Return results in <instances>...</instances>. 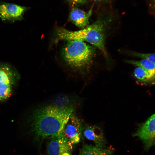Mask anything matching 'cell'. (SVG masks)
Masks as SVG:
<instances>
[{"mask_svg": "<svg viewBox=\"0 0 155 155\" xmlns=\"http://www.w3.org/2000/svg\"><path fill=\"white\" fill-rule=\"evenodd\" d=\"M71 107L48 105L34 112L31 118L32 132L37 139L41 140L60 134L70 116L73 113Z\"/></svg>", "mask_w": 155, "mask_h": 155, "instance_id": "1", "label": "cell"}, {"mask_svg": "<svg viewBox=\"0 0 155 155\" xmlns=\"http://www.w3.org/2000/svg\"><path fill=\"white\" fill-rule=\"evenodd\" d=\"M105 19L101 18L93 24L79 30L71 31L59 27L56 30L55 40H79L86 41L98 48L106 55L104 46Z\"/></svg>", "mask_w": 155, "mask_h": 155, "instance_id": "2", "label": "cell"}, {"mask_svg": "<svg viewBox=\"0 0 155 155\" xmlns=\"http://www.w3.org/2000/svg\"><path fill=\"white\" fill-rule=\"evenodd\" d=\"M94 49L84 41L69 40L63 49L65 62L74 68L81 69L89 64L93 55Z\"/></svg>", "mask_w": 155, "mask_h": 155, "instance_id": "3", "label": "cell"}, {"mask_svg": "<svg viewBox=\"0 0 155 155\" xmlns=\"http://www.w3.org/2000/svg\"><path fill=\"white\" fill-rule=\"evenodd\" d=\"M83 127L80 120L73 113L65 125L61 134L73 144H77L82 137Z\"/></svg>", "mask_w": 155, "mask_h": 155, "instance_id": "4", "label": "cell"}, {"mask_svg": "<svg viewBox=\"0 0 155 155\" xmlns=\"http://www.w3.org/2000/svg\"><path fill=\"white\" fill-rule=\"evenodd\" d=\"M134 135L142 141L146 150L155 144V114L140 125Z\"/></svg>", "mask_w": 155, "mask_h": 155, "instance_id": "5", "label": "cell"}, {"mask_svg": "<svg viewBox=\"0 0 155 155\" xmlns=\"http://www.w3.org/2000/svg\"><path fill=\"white\" fill-rule=\"evenodd\" d=\"M49 139L46 148L47 155H72L73 144L61 134Z\"/></svg>", "mask_w": 155, "mask_h": 155, "instance_id": "6", "label": "cell"}, {"mask_svg": "<svg viewBox=\"0 0 155 155\" xmlns=\"http://www.w3.org/2000/svg\"><path fill=\"white\" fill-rule=\"evenodd\" d=\"M27 8L12 3L3 4L0 5V16L4 20H21Z\"/></svg>", "mask_w": 155, "mask_h": 155, "instance_id": "7", "label": "cell"}, {"mask_svg": "<svg viewBox=\"0 0 155 155\" xmlns=\"http://www.w3.org/2000/svg\"><path fill=\"white\" fill-rule=\"evenodd\" d=\"M83 136L93 142L95 146L104 147L105 140L102 130L98 126L92 125L83 127Z\"/></svg>", "mask_w": 155, "mask_h": 155, "instance_id": "8", "label": "cell"}, {"mask_svg": "<svg viewBox=\"0 0 155 155\" xmlns=\"http://www.w3.org/2000/svg\"><path fill=\"white\" fill-rule=\"evenodd\" d=\"M92 9V7L86 12L80 8L73 7L70 12L69 20L76 26L83 29L88 23Z\"/></svg>", "mask_w": 155, "mask_h": 155, "instance_id": "9", "label": "cell"}, {"mask_svg": "<svg viewBox=\"0 0 155 155\" xmlns=\"http://www.w3.org/2000/svg\"><path fill=\"white\" fill-rule=\"evenodd\" d=\"M18 77L17 72L11 65L0 63V82L14 86Z\"/></svg>", "mask_w": 155, "mask_h": 155, "instance_id": "10", "label": "cell"}, {"mask_svg": "<svg viewBox=\"0 0 155 155\" xmlns=\"http://www.w3.org/2000/svg\"><path fill=\"white\" fill-rule=\"evenodd\" d=\"M134 75L139 82L147 85H155V73L140 67H137L134 71Z\"/></svg>", "mask_w": 155, "mask_h": 155, "instance_id": "11", "label": "cell"}, {"mask_svg": "<svg viewBox=\"0 0 155 155\" xmlns=\"http://www.w3.org/2000/svg\"><path fill=\"white\" fill-rule=\"evenodd\" d=\"M79 155H113L112 151L104 147L85 144L80 149Z\"/></svg>", "mask_w": 155, "mask_h": 155, "instance_id": "12", "label": "cell"}, {"mask_svg": "<svg viewBox=\"0 0 155 155\" xmlns=\"http://www.w3.org/2000/svg\"><path fill=\"white\" fill-rule=\"evenodd\" d=\"M127 62L134 65L142 68L155 73V64L148 60L143 59L140 60H127Z\"/></svg>", "mask_w": 155, "mask_h": 155, "instance_id": "13", "label": "cell"}, {"mask_svg": "<svg viewBox=\"0 0 155 155\" xmlns=\"http://www.w3.org/2000/svg\"><path fill=\"white\" fill-rule=\"evenodd\" d=\"M14 86L0 82V102L7 100L12 95Z\"/></svg>", "mask_w": 155, "mask_h": 155, "instance_id": "14", "label": "cell"}, {"mask_svg": "<svg viewBox=\"0 0 155 155\" xmlns=\"http://www.w3.org/2000/svg\"><path fill=\"white\" fill-rule=\"evenodd\" d=\"M131 54L137 57L147 59L155 64V53H144L132 52Z\"/></svg>", "mask_w": 155, "mask_h": 155, "instance_id": "15", "label": "cell"}, {"mask_svg": "<svg viewBox=\"0 0 155 155\" xmlns=\"http://www.w3.org/2000/svg\"><path fill=\"white\" fill-rule=\"evenodd\" d=\"M69 4L74 7L75 6H78L84 4L88 1V0H65Z\"/></svg>", "mask_w": 155, "mask_h": 155, "instance_id": "16", "label": "cell"}, {"mask_svg": "<svg viewBox=\"0 0 155 155\" xmlns=\"http://www.w3.org/2000/svg\"><path fill=\"white\" fill-rule=\"evenodd\" d=\"M95 2H102L105 1H108L110 0H93Z\"/></svg>", "mask_w": 155, "mask_h": 155, "instance_id": "17", "label": "cell"}, {"mask_svg": "<svg viewBox=\"0 0 155 155\" xmlns=\"http://www.w3.org/2000/svg\"><path fill=\"white\" fill-rule=\"evenodd\" d=\"M154 1H155V0H153Z\"/></svg>", "mask_w": 155, "mask_h": 155, "instance_id": "18", "label": "cell"}, {"mask_svg": "<svg viewBox=\"0 0 155 155\" xmlns=\"http://www.w3.org/2000/svg\"><path fill=\"white\" fill-rule=\"evenodd\" d=\"M154 2V3H155V2Z\"/></svg>", "mask_w": 155, "mask_h": 155, "instance_id": "19", "label": "cell"}]
</instances>
